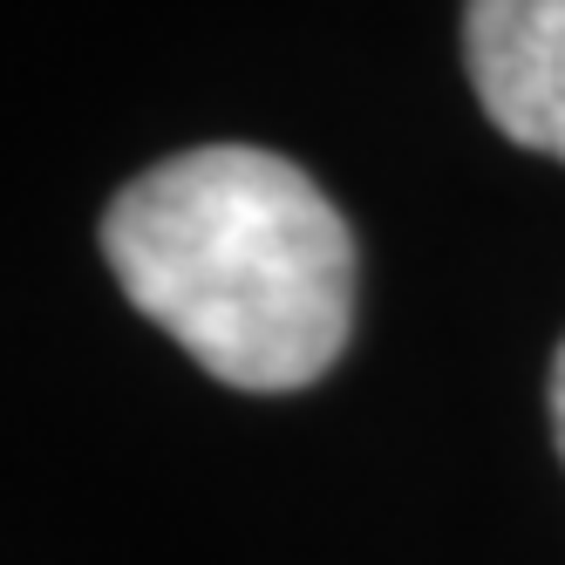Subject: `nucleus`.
Returning <instances> with one entry per match:
<instances>
[{"label": "nucleus", "mask_w": 565, "mask_h": 565, "mask_svg": "<svg viewBox=\"0 0 565 565\" xmlns=\"http://www.w3.org/2000/svg\"><path fill=\"white\" fill-rule=\"evenodd\" d=\"M124 300L232 388H307L354 328V232L300 164L246 143L184 150L103 212Z\"/></svg>", "instance_id": "1"}, {"label": "nucleus", "mask_w": 565, "mask_h": 565, "mask_svg": "<svg viewBox=\"0 0 565 565\" xmlns=\"http://www.w3.org/2000/svg\"><path fill=\"white\" fill-rule=\"evenodd\" d=\"M463 68L511 143L565 164V0H470Z\"/></svg>", "instance_id": "2"}, {"label": "nucleus", "mask_w": 565, "mask_h": 565, "mask_svg": "<svg viewBox=\"0 0 565 565\" xmlns=\"http://www.w3.org/2000/svg\"><path fill=\"white\" fill-rule=\"evenodd\" d=\"M552 429H558V457H565V341L552 354Z\"/></svg>", "instance_id": "3"}]
</instances>
